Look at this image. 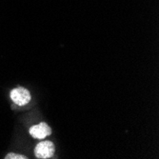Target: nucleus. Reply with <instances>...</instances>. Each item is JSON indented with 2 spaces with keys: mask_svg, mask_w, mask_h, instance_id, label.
I'll return each mask as SVG.
<instances>
[{
  "mask_svg": "<svg viewBox=\"0 0 159 159\" xmlns=\"http://www.w3.org/2000/svg\"><path fill=\"white\" fill-rule=\"evenodd\" d=\"M52 131L51 128L48 126V124L42 122L38 125H35L30 129V134L34 138L36 139H43L51 134Z\"/></svg>",
  "mask_w": 159,
  "mask_h": 159,
  "instance_id": "obj_3",
  "label": "nucleus"
},
{
  "mask_svg": "<svg viewBox=\"0 0 159 159\" xmlns=\"http://www.w3.org/2000/svg\"><path fill=\"white\" fill-rule=\"evenodd\" d=\"M35 156L41 159L51 158L54 154V146L51 141H43L35 147Z\"/></svg>",
  "mask_w": 159,
  "mask_h": 159,
  "instance_id": "obj_1",
  "label": "nucleus"
},
{
  "mask_svg": "<svg viewBox=\"0 0 159 159\" xmlns=\"http://www.w3.org/2000/svg\"><path fill=\"white\" fill-rule=\"evenodd\" d=\"M11 98L16 104L19 106H23L29 103V101L31 100V94L28 90L24 88H16L11 91Z\"/></svg>",
  "mask_w": 159,
  "mask_h": 159,
  "instance_id": "obj_2",
  "label": "nucleus"
},
{
  "mask_svg": "<svg viewBox=\"0 0 159 159\" xmlns=\"http://www.w3.org/2000/svg\"><path fill=\"white\" fill-rule=\"evenodd\" d=\"M7 159H26L27 157L25 155H20V154H16V153H10L6 156Z\"/></svg>",
  "mask_w": 159,
  "mask_h": 159,
  "instance_id": "obj_4",
  "label": "nucleus"
}]
</instances>
